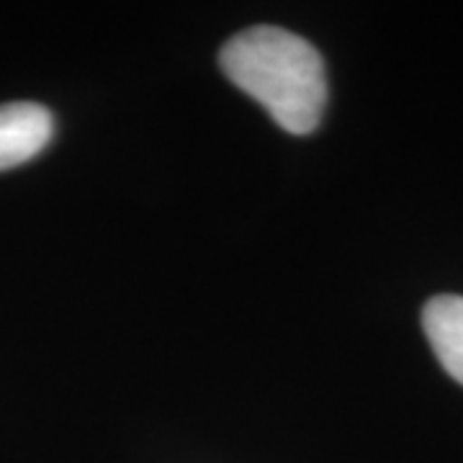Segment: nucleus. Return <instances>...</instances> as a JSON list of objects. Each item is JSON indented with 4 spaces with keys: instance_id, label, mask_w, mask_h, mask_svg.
<instances>
[{
    "instance_id": "f03ea898",
    "label": "nucleus",
    "mask_w": 463,
    "mask_h": 463,
    "mask_svg": "<svg viewBox=\"0 0 463 463\" xmlns=\"http://www.w3.org/2000/svg\"><path fill=\"white\" fill-rule=\"evenodd\" d=\"M52 114L29 100L0 106V170L24 165L50 145Z\"/></svg>"
},
{
    "instance_id": "f257e3e1",
    "label": "nucleus",
    "mask_w": 463,
    "mask_h": 463,
    "mask_svg": "<svg viewBox=\"0 0 463 463\" xmlns=\"http://www.w3.org/2000/svg\"><path fill=\"white\" fill-rule=\"evenodd\" d=\"M219 65L286 132L317 129L327 103V80L325 62L307 39L279 26H252L224 44Z\"/></svg>"
},
{
    "instance_id": "7ed1b4c3",
    "label": "nucleus",
    "mask_w": 463,
    "mask_h": 463,
    "mask_svg": "<svg viewBox=\"0 0 463 463\" xmlns=\"http://www.w3.org/2000/svg\"><path fill=\"white\" fill-rule=\"evenodd\" d=\"M422 327L440 365L463 386V297H432L422 309Z\"/></svg>"
}]
</instances>
